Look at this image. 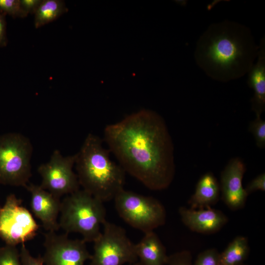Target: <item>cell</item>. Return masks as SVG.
<instances>
[{"mask_svg":"<svg viewBox=\"0 0 265 265\" xmlns=\"http://www.w3.org/2000/svg\"><path fill=\"white\" fill-rule=\"evenodd\" d=\"M104 140L126 173L153 190L167 188L175 174L174 147L165 122L143 109L107 125Z\"/></svg>","mask_w":265,"mask_h":265,"instance_id":"cell-1","label":"cell"},{"mask_svg":"<svg viewBox=\"0 0 265 265\" xmlns=\"http://www.w3.org/2000/svg\"><path fill=\"white\" fill-rule=\"evenodd\" d=\"M259 48L249 27L226 20L211 24L202 33L194 58L208 77L226 82L247 74Z\"/></svg>","mask_w":265,"mask_h":265,"instance_id":"cell-2","label":"cell"},{"mask_svg":"<svg viewBox=\"0 0 265 265\" xmlns=\"http://www.w3.org/2000/svg\"><path fill=\"white\" fill-rule=\"evenodd\" d=\"M103 140L90 133L76 154L75 166L80 186L103 203L124 189L126 172L110 159Z\"/></svg>","mask_w":265,"mask_h":265,"instance_id":"cell-3","label":"cell"},{"mask_svg":"<svg viewBox=\"0 0 265 265\" xmlns=\"http://www.w3.org/2000/svg\"><path fill=\"white\" fill-rule=\"evenodd\" d=\"M103 202L83 189L66 195L61 202L59 228L66 234H80L86 242H94L106 221Z\"/></svg>","mask_w":265,"mask_h":265,"instance_id":"cell-4","label":"cell"},{"mask_svg":"<svg viewBox=\"0 0 265 265\" xmlns=\"http://www.w3.org/2000/svg\"><path fill=\"white\" fill-rule=\"evenodd\" d=\"M33 146L18 132L0 135V184L26 187L31 176Z\"/></svg>","mask_w":265,"mask_h":265,"instance_id":"cell-5","label":"cell"},{"mask_svg":"<svg viewBox=\"0 0 265 265\" xmlns=\"http://www.w3.org/2000/svg\"><path fill=\"white\" fill-rule=\"evenodd\" d=\"M119 216L132 227L144 233L162 226L166 212L156 198L122 189L113 199Z\"/></svg>","mask_w":265,"mask_h":265,"instance_id":"cell-6","label":"cell"},{"mask_svg":"<svg viewBox=\"0 0 265 265\" xmlns=\"http://www.w3.org/2000/svg\"><path fill=\"white\" fill-rule=\"evenodd\" d=\"M103 231L94 241L90 265H124L138 261L135 244L122 227L106 221Z\"/></svg>","mask_w":265,"mask_h":265,"instance_id":"cell-7","label":"cell"},{"mask_svg":"<svg viewBox=\"0 0 265 265\" xmlns=\"http://www.w3.org/2000/svg\"><path fill=\"white\" fill-rule=\"evenodd\" d=\"M39 226L14 194L8 195L0 209V238L6 245L16 246L32 239Z\"/></svg>","mask_w":265,"mask_h":265,"instance_id":"cell-8","label":"cell"},{"mask_svg":"<svg viewBox=\"0 0 265 265\" xmlns=\"http://www.w3.org/2000/svg\"><path fill=\"white\" fill-rule=\"evenodd\" d=\"M75 160V154L63 156L59 150L53 151L49 161L38 167L40 186L59 198L80 189L77 175L73 170Z\"/></svg>","mask_w":265,"mask_h":265,"instance_id":"cell-9","label":"cell"},{"mask_svg":"<svg viewBox=\"0 0 265 265\" xmlns=\"http://www.w3.org/2000/svg\"><path fill=\"white\" fill-rule=\"evenodd\" d=\"M44 237L45 251L41 257L45 265H84L91 259L82 239H72L67 234L56 232H47Z\"/></svg>","mask_w":265,"mask_h":265,"instance_id":"cell-10","label":"cell"},{"mask_svg":"<svg viewBox=\"0 0 265 265\" xmlns=\"http://www.w3.org/2000/svg\"><path fill=\"white\" fill-rule=\"evenodd\" d=\"M246 171L242 160L236 157L231 159L220 174L221 198L231 210L242 208L248 196L242 184Z\"/></svg>","mask_w":265,"mask_h":265,"instance_id":"cell-11","label":"cell"},{"mask_svg":"<svg viewBox=\"0 0 265 265\" xmlns=\"http://www.w3.org/2000/svg\"><path fill=\"white\" fill-rule=\"evenodd\" d=\"M30 194V206L34 215L41 222L47 232H56L59 229L58 217L61 202L40 185L28 184L26 187Z\"/></svg>","mask_w":265,"mask_h":265,"instance_id":"cell-12","label":"cell"},{"mask_svg":"<svg viewBox=\"0 0 265 265\" xmlns=\"http://www.w3.org/2000/svg\"><path fill=\"white\" fill-rule=\"evenodd\" d=\"M179 212L186 227L192 231L203 234L219 231L228 220L222 212L210 208L196 210L180 207Z\"/></svg>","mask_w":265,"mask_h":265,"instance_id":"cell-13","label":"cell"},{"mask_svg":"<svg viewBox=\"0 0 265 265\" xmlns=\"http://www.w3.org/2000/svg\"><path fill=\"white\" fill-rule=\"evenodd\" d=\"M257 60L248 72L247 84L253 89L251 109L256 115H261L265 110V37L260 40Z\"/></svg>","mask_w":265,"mask_h":265,"instance_id":"cell-14","label":"cell"},{"mask_svg":"<svg viewBox=\"0 0 265 265\" xmlns=\"http://www.w3.org/2000/svg\"><path fill=\"white\" fill-rule=\"evenodd\" d=\"M135 249L142 265H164L167 263L165 247L154 231L144 233L140 241L135 244Z\"/></svg>","mask_w":265,"mask_h":265,"instance_id":"cell-15","label":"cell"},{"mask_svg":"<svg viewBox=\"0 0 265 265\" xmlns=\"http://www.w3.org/2000/svg\"><path fill=\"white\" fill-rule=\"evenodd\" d=\"M220 186L214 175L207 172L202 175L196 186L193 194L188 200L190 209L210 208L218 200Z\"/></svg>","mask_w":265,"mask_h":265,"instance_id":"cell-16","label":"cell"},{"mask_svg":"<svg viewBox=\"0 0 265 265\" xmlns=\"http://www.w3.org/2000/svg\"><path fill=\"white\" fill-rule=\"evenodd\" d=\"M248 239L243 236L235 238L220 254V265H242L249 252Z\"/></svg>","mask_w":265,"mask_h":265,"instance_id":"cell-17","label":"cell"},{"mask_svg":"<svg viewBox=\"0 0 265 265\" xmlns=\"http://www.w3.org/2000/svg\"><path fill=\"white\" fill-rule=\"evenodd\" d=\"M68 11L61 0H42L34 14V24L36 28L52 22Z\"/></svg>","mask_w":265,"mask_h":265,"instance_id":"cell-18","label":"cell"},{"mask_svg":"<svg viewBox=\"0 0 265 265\" xmlns=\"http://www.w3.org/2000/svg\"><path fill=\"white\" fill-rule=\"evenodd\" d=\"M256 119L249 124L248 130L253 134L257 146L264 149L265 147V121L261 118V115H256Z\"/></svg>","mask_w":265,"mask_h":265,"instance_id":"cell-19","label":"cell"},{"mask_svg":"<svg viewBox=\"0 0 265 265\" xmlns=\"http://www.w3.org/2000/svg\"><path fill=\"white\" fill-rule=\"evenodd\" d=\"M0 265H23L16 246L5 244L0 247Z\"/></svg>","mask_w":265,"mask_h":265,"instance_id":"cell-20","label":"cell"},{"mask_svg":"<svg viewBox=\"0 0 265 265\" xmlns=\"http://www.w3.org/2000/svg\"><path fill=\"white\" fill-rule=\"evenodd\" d=\"M0 11L13 18H25L27 14L21 8L20 0H0Z\"/></svg>","mask_w":265,"mask_h":265,"instance_id":"cell-21","label":"cell"},{"mask_svg":"<svg viewBox=\"0 0 265 265\" xmlns=\"http://www.w3.org/2000/svg\"><path fill=\"white\" fill-rule=\"evenodd\" d=\"M219 255L216 249H207L198 255L193 265H220Z\"/></svg>","mask_w":265,"mask_h":265,"instance_id":"cell-22","label":"cell"},{"mask_svg":"<svg viewBox=\"0 0 265 265\" xmlns=\"http://www.w3.org/2000/svg\"><path fill=\"white\" fill-rule=\"evenodd\" d=\"M191 255L187 251H183L168 256L166 264L169 265H192Z\"/></svg>","mask_w":265,"mask_h":265,"instance_id":"cell-23","label":"cell"},{"mask_svg":"<svg viewBox=\"0 0 265 265\" xmlns=\"http://www.w3.org/2000/svg\"><path fill=\"white\" fill-rule=\"evenodd\" d=\"M20 255L23 265H44L42 257H33L25 244H21Z\"/></svg>","mask_w":265,"mask_h":265,"instance_id":"cell-24","label":"cell"},{"mask_svg":"<svg viewBox=\"0 0 265 265\" xmlns=\"http://www.w3.org/2000/svg\"><path fill=\"white\" fill-rule=\"evenodd\" d=\"M248 195L257 190L265 191V174L262 173L252 179L244 188Z\"/></svg>","mask_w":265,"mask_h":265,"instance_id":"cell-25","label":"cell"},{"mask_svg":"<svg viewBox=\"0 0 265 265\" xmlns=\"http://www.w3.org/2000/svg\"><path fill=\"white\" fill-rule=\"evenodd\" d=\"M42 0H20L22 9L27 15L34 14Z\"/></svg>","mask_w":265,"mask_h":265,"instance_id":"cell-26","label":"cell"},{"mask_svg":"<svg viewBox=\"0 0 265 265\" xmlns=\"http://www.w3.org/2000/svg\"><path fill=\"white\" fill-rule=\"evenodd\" d=\"M4 13L0 11V47L7 45L8 40L6 36V22Z\"/></svg>","mask_w":265,"mask_h":265,"instance_id":"cell-27","label":"cell"},{"mask_svg":"<svg viewBox=\"0 0 265 265\" xmlns=\"http://www.w3.org/2000/svg\"><path fill=\"white\" fill-rule=\"evenodd\" d=\"M129 265H142L139 261H137L134 263L130 264Z\"/></svg>","mask_w":265,"mask_h":265,"instance_id":"cell-28","label":"cell"},{"mask_svg":"<svg viewBox=\"0 0 265 265\" xmlns=\"http://www.w3.org/2000/svg\"><path fill=\"white\" fill-rule=\"evenodd\" d=\"M242 265H245L242 264Z\"/></svg>","mask_w":265,"mask_h":265,"instance_id":"cell-29","label":"cell"},{"mask_svg":"<svg viewBox=\"0 0 265 265\" xmlns=\"http://www.w3.org/2000/svg\"><path fill=\"white\" fill-rule=\"evenodd\" d=\"M0 208H1V207H0Z\"/></svg>","mask_w":265,"mask_h":265,"instance_id":"cell-30","label":"cell"}]
</instances>
